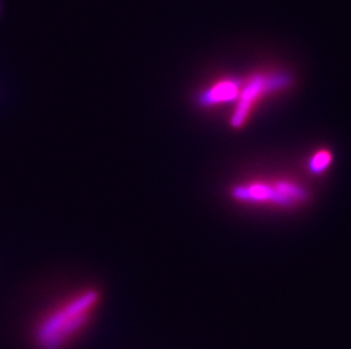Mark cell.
Returning <instances> with one entry per match:
<instances>
[{
  "label": "cell",
  "instance_id": "obj_3",
  "mask_svg": "<svg viewBox=\"0 0 351 349\" xmlns=\"http://www.w3.org/2000/svg\"><path fill=\"white\" fill-rule=\"evenodd\" d=\"M232 196L237 201L245 203H269L278 207H292L307 198L305 190L291 181H254L238 185L232 190Z\"/></svg>",
  "mask_w": 351,
  "mask_h": 349
},
{
  "label": "cell",
  "instance_id": "obj_5",
  "mask_svg": "<svg viewBox=\"0 0 351 349\" xmlns=\"http://www.w3.org/2000/svg\"><path fill=\"white\" fill-rule=\"evenodd\" d=\"M333 161V155L331 151L326 148H322L315 152L314 155L309 158L308 170L314 174H324Z\"/></svg>",
  "mask_w": 351,
  "mask_h": 349
},
{
  "label": "cell",
  "instance_id": "obj_4",
  "mask_svg": "<svg viewBox=\"0 0 351 349\" xmlns=\"http://www.w3.org/2000/svg\"><path fill=\"white\" fill-rule=\"evenodd\" d=\"M243 81L238 79H224L204 90L197 96V103L202 107L237 103Z\"/></svg>",
  "mask_w": 351,
  "mask_h": 349
},
{
  "label": "cell",
  "instance_id": "obj_1",
  "mask_svg": "<svg viewBox=\"0 0 351 349\" xmlns=\"http://www.w3.org/2000/svg\"><path fill=\"white\" fill-rule=\"evenodd\" d=\"M97 298L96 292H86L51 314L39 329L38 337L43 348H57L77 331L88 319Z\"/></svg>",
  "mask_w": 351,
  "mask_h": 349
},
{
  "label": "cell",
  "instance_id": "obj_2",
  "mask_svg": "<svg viewBox=\"0 0 351 349\" xmlns=\"http://www.w3.org/2000/svg\"><path fill=\"white\" fill-rule=\"evenodd\" d=\"M291 84V77L285 73L255 74L243 81L240 96L230 122L233 129H241L248 122L256 105L271 93L278 92Z\"/></svg>",
  "mask_w": 351,
  "mask_h": 349
}]
</instances>
